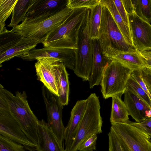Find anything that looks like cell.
Masks as SVG:
<instances>
[{
  "mask_svg": "<svg viewBox=\"0 0 151 151\" xmlns=\"http://www.w3.org/2000/svg\"><path fill=\"white\" fill-rule=\"evenodd\" d=\"M0 95L7 103L11 115L17 122L27 138L36 147L39 120L30 109L25 91H17L14 95L4 88L0 91Z\"/></svg>",
  "mask_w": 151,
  "mask_h": 151,
  "instance_id": "cell-1",
  "label": "cell"
},
{
  "mask_svg": "<svg viewBox=\"0 0 151 151\" xmlns=\"http://www.w3.org/2000/svg\"><path fill=\"white\" fill-rule=\"evenodd\" d=\"M74 9L66 6L55 14L31 19H25L11 30L22 37L31 39L39 43L61 25L71 14Z\"/></svg>",
  "mask_w": 151,
  "mask_h": 151,
  "instance_id": "cell-2",
  "label": "cell"
},
{
  "mask_svg": "<svg viewBox=\"0 0 151 151\" xmlns=\"http://www.w3.org/2000/svg\"><path fill=\"white\" fill-rule=\"evenodd\" d=\"M88 9H74L65 21L48 35L42 42L44 47L76 50L78 33Z\"/></svg>",
  "mask_w": 151,
  "mask_h": 151,
  "instance_id": "cell-3",
  "label": "cell"
},
{
  "mask_svg": "<svg viewBox=\"0 0 151 151\" xmlns=\"http://www.w3.org/2000/svg\"><path fill=\"white\" fill-rule=\"evenodd\" d=\"M86 99L84 114L68 151H78L81 145L86 139L93 135H97L102 132L103 121L100 114L99 96L95 93H92Z\"/></svg>",
  "mask_w": 151,
  "mask_h": 151,
  "instance_id": "cell-4",
  "label": "cell"
},
{
  "mask_svg": "<svg viewBox=\"0 0 151 151\" xmlns=\"http://www.w3.org/2000/svg\"><path fill=\"white\" fill-rule=\"evenodd\" d=\"M133 70L116 60H109L100 83L103 98L107 99L116 95L121 97Z\"/></svg>",
  "mask_w": 151,
  "mask_h": 151,
  "instance_id": "cell-5",
  "label": "cell"
},
{
  "mask_svg": "<svg viewBox=\"0 0 151 151\" xmlns=\"http://www.w3.org/2000/svg\"><path fill=\"white\" fill-rule=\"evenodd\" d=\"M88 9L85 19L81 27L77 38L74 73L83 81H88L92 64L91 40L88 29Z\"/></svg>",
  "mask_w": 151,
  "mask_h": 151,
  "instance_id": "cell-6",
  "label": "cell"
},
{
  "mask_svg": "<svg viewBox=\"0 0 151 151\" xmlns=\"http://www.w3.org/2000/svg\"><path fill=\"white\" fill-rule=\"evenodd\" d=\"M102 5L98 39L101 47H110L124 51H136L134 47L126 41L109 11Z\"/></svg>",
  "mask_w": 151,
  "mask_h": 151,
  "instance_id": "cell-7",
  "label": "cell"
},
{
  "mask_svg": "<svg viewBox=\"0 0 151 151\" xmlns=\"http://www.w3.org/2000/svg\"><path fill=\"white\" fill-rule=\"evenodd\" d=\"M110 129L129 151H151V136L128 123L111 124Z\"/></svg>",
  "mask_w": 151,
  "mask_h": 151,
  "instance_id": "cell-8",
  "label": "cell"
},
{
  "mask_svg": "<svg viewBox=\"0 0 151 151\" xmlns=\"http://www.w3.org/2000/svg\"><path fill=\"white\" fill-rule=\"evenodd\" d=\"M41 89L47 114V123L60 143L64 146L65 127L62 120L63 106L58 97L44 86Z\"/></svg>",
  "mask_w": 151,
  "mask_h": 151,
  "instance_id": "cell-9",
  "label": "cell"
},
{
  "mask_svg": "<svg viewBox=\"0 0 151 151\" xmlns=\"http://www.w3.org/2000/svg\"><path fill=\"white\" fill-rule=\"evenodd\" d=\"M124 8L128 15L134 46L137 51L151 49V24L136 14L133 5Z\"/></svg>",
  "mask_w": 151,
  "mask_h": 151,
  "instance_id": "cell-10",
  "label": "cell"
},
{
  "mask_svg": "<svg viewBox=\"0 0 151 151\" xmlns=\"http://www.w3.org/2000/svg\"><path fill=\"white\" fill-rule=\"evenodd\" d=\"M76 50L69 48L44 47L32 49L20 57L28 61L35 60L39 57H49L57 59L65 67L73 70L75 65Z\"/></svg>",
  "mask_w": 151,
  "mask_h": 151,
  "instance_id": "cell-11",
  "label": "cell"
},
{
  "mask_svg": "<svg viewBox=\"0 0 151 151\" xmlns=\"http://www.w3.org/2000/svg\"><path fill=\"white\" fill-rule=\"evenodd\" d=\"M0 134L22 145L25 149L35 151V146L22 132L17 122L11 115H0Z\"/></svg>",
  "mask_w": 151,
  "mask_h": 151,
  "instance_id": "cell-12",
  "label": "cell"
},
{
  "mask_svg": "<svg viewBox=\"0 0 151 151\" xmlns=\"http://www.w3.org/2000/svg\"><path fill=\"white\" fill-rule=\"evenodd\" d=\"M67 2V0H31L24 19L54 14L66 7Z\"/></svg>",
  "mask_w": 151,
  "mask_h": 151,
  "instance_id": "cell-13",
  "label": "cell"
},
{
  "mask_svg": "<svg viewBox=\"0 0 151 151\" xmlns=\"http://www.w3.org/2000/svg\"><path fill=\"white\" fill-rule=\"evenodd\" d=\"M56 59L49 57L36 58L35 63L37 79L44 84L49 91L58 96L54 73V66Z\"/></svg>",
  "mask_w": 151,
  "mask_h": 151,
  "instance_id": "cell-14",
  "label": "cell"
},
{
  "mask_svg": "<svg viewBox=\"0 0 151 151\" xmlns=\"http://www.w3.org/2000/svg\"><path fill=\"white\" fill-rule=\"evenodd\" d=\"M105 58L108 60H115L132 70L146 67L138 52L124 51L110 47L101 48Z\"/></svg>",
  "mask_w": 151,
  "mask_h": 151,
  "instance_id": "cell-15",
  "label": "cell"
},
{
  "mask_svg": "<svg viewBox=\"0 0 151 151\" xmlns=\"http://www.w3.org/2000/svg\"><path fill=\"white\" fill-rule=\"evenodd\" d=\"M38 143L35 151H65L47 123L43 119L39 120Z\"/></svg>",
  "mask_w": 151,
  "mask_h": 151,
  "instance_id": "cell-16",
  "label": "cell"
},
{
  "mask_svg": "<svg viewBox=\"0 0 151 151\" xmlns=\"http://www.w3.org/2000/svg\"><path fill=\"white\" fill-rule=\"evenodd\" d=\"M92 64L88 80L89 88L100 84L104 70L109 60L104 57L98 39H91Z\"/></svg>",
  "mask_w": 151,
  "mask_h": 151,
  "instance_id": "cell-17",
  "label": "cell"
},
{
  "mask_svg": "<svg viewBox=\"0 0 151 151\" xmlns=\"http://www.w3.org/2000/svg\"><path fill=\"white\" fill-rule=\"evenodd\" d=\"M123 101L129 115L137 122L151 117V108L132 92L125 89Z\"/></svg>",
  "mask_w": 151,
  "mask_h": 151,
  "instance_id": "cell-18",
  "label": "cell"
},
{
  "mask_svg": "<svg viewBox=\"0 0 151 151\" xmlns=\"http://www.w3.org/2000/svg\"><path fill=\"white\" fill-rule=\"evenodd\" d=\"M87 101V99L78 101L71 111L70 118L64 133L65 151H68L74 139L86 109Z\"/></svg>",
  "mask_w": 151,
  "mask_h": 151,
  "instance_id": "cell-19",
  "label": "cell"
},
{
  "mask_svg": "<svg viewBox=\"0 0 151 151\" xmlns=\"http://www.w3.org/2000/svg\"><path fill=\"white\" fill-rule=\"evenodd\" d=\"M65 66L55 59L54 66V73L57 87L58 97L62 105L68 103L69 86L68 73Z\"/></svg>",
  "mask_w": 151,
  "mask_h": 151,
  "instance_id": "cell-20",
  "label": "cell"
},
{
  "mask_svg": "<svg viewBox=\"0 0 151 151\" xmlns=\"http://www.w3.org/2000/svg\"><path fill=\"white\" fill-rule=\"evenodd\" d=\"M38 44L37 42L31 39L23 37L15 46L0 55V68L2 67L3 63L14 57H20L35 48Z\"/></svg>",
  "mask_w": 151,
  "mask_h": 151,
  "instance_id": "cell-21",
  "label": "cell"
},
{
  "mask_svg": "<svg viewBox=\"0 0 151 151\" xmlns=\"http://www.w3.org/2000/svg\"><path fill=\"white\" fill-rule=\"evenodd\" d=\"M100 1L109 11L126 41L129 45L134 47L130 28L125 24L119 14L113 0H100Z\"/></svg>",
  "mask_w": 151,
  "mask_h": 151,
  "instance_id": "cell-22",
  "label": "cell"
},
{
  "mask_svg": "<svg viewBox=\"0 0 151 151\" xmlns=\"http://www.w3.org/2000/svg\"><path fill=\"white\" fill-rule=\"evenodd\" d=\"M112 104L110 119L111 124L114 123H127L129 121V114L121 97L116 95L112 97Z\"/></svg>",
  "mask_w": 151,
  "mask_h": 151,
  "instance_id": "cell-23",
  "label": "cell"
},
{
  "mask_svg": "<svg viewBox=\"0 0 151 151\" xmlns=\"http://www.w3.org/2000/svg\"><path fill=\"white\" fill-rule=\"evenodd\" d=\"M102 5L100 2L90 9L88 18L89 34L91 39H98Z\"/></svg>",
  "mask_w": 151,
  "mask_h": 151,
  "instance_id": "cell-24",
  "label": "cell"
},
{
  "mask_svg": "<svg viewBox=\"0 0 151 151\" xmlns=\"http://www.w3.org/2000/svg\"><path fill=\"white\" fill-rule=\"evenodd\" d=\"M31 0H17L12 12V17L9 27L12 28L22 22L29 8Z\"/></svg>",
  "mask_w": 151,
  "mask_h": 151,
  "instance_id": "cell-25",
  "label": "cell"
},
{
  "mask_svg": "<svg viewBox=\"0 0 151 151\" xmlns=\"http://www.w3.org/2000/svg\"><path fill=\"white\" fill-rule=\"evenodd\" d=\"M23 37L11 30L6 29L0 34V55L15 46Z\"/></svg>",
  "mask_w": 151,
  "mask_h": 151,
  "instance_id": "cell-26",
  "label": "cell"
},
{
  "mask_svg": "<svg viewBox=\"0 0 151 151\" xmlns=\"http://www.w3.org/2000/svg\"><path fill=\"white\" fill-rule=\"evenodd\" d=\"M131 1L136 14L150 24L151 0H132Z\"/></svg>",
  "mask_w": 151,
  "mask_h": 151,
  "instance_id": "cell-27",
  "label": "cell"
},
{
  "mask_svg": "<svg viewBox=\"0 0 151 151\" xmlns=\"http://www.w3.org/2000/svg\"><path fill=\"white\" fill-rule=\"evenodd\" d=\"M126 89L132 92L151 108V99L131 76L127 83Z\"/></svg>",
  "mask_w": 151,
  "mask_h": 151,
  "instance_id": "cell-28",
  "label": "cell"
},
{
  "mask_svg": "<svg viewBox=\"0 0 151 151\" xmlns=\"http://www.w3.org/2000/svg\"><path fill=\"white\" fill-rule=\"evenodd\" d=\"M17 0H0V23L5 26V22L12 12Z\"/></svg>",
  "mask_w": 151,
  "mask_h": 151,
  "instance_id": "cell-29",
  "label": "cell"
},
{
  "mask_svg": "<svg viewBox=\"0 0 151 151\" xmlns=\"http://www.w3.org/2000/svg\"><path fill=\"white\" fill-rule=\"evenodd\" d=\"M0 151H25L22 145L0 134Z\"/></svg>",
  "mask_w": 151,
  "mask_h": 151,
  "instance_id": "cell-30",
  "label": "cell"
},
{
  "mask_svg": "<svg viewBox=\"0 0 151 151\" xmlns=\"http://www.w3.org/2000/svg\"><path fill=\"white\" fill-rule=\"evenodd\" d=\"M100 0H67L66 7L69 9L81 8L91 9L100 2Z\"/></svg>",
  "mask_w": 151,
  "mask_h": 151,
  "instance_id": "cell-31",
  "label": "cell"
},
{
  "mask_svg": "<svg viewBox=\"0 0 151 151\" xmlns=\"http://www.w3.org/2000/svg\"><path fill=\"white\" fill-rule=\"evenodd\" d=\"M108 136L109 151H129L111 129Z\"/></svg>",
  "mask_w": 151,
  "mask_h": 151,
  "instance_id": "cell-32",
  "label": "cell"
},
{
  "mask_svg": "<svg viewBox=\"0 0 151 151\" xmlns=\"http://www.w3.org/2000/svg\"><path fill=\"white\" fill-rule=\"evenodd\" d=\"M97 134H94L84 140L79 146L78 151H93L96 149Z\"/></svg>",
  "mask_w": 151,
  "mask_h": 151,
  "instance_id": "cell-33",
  "label": "cell"
},
{
  "mask_svg": "<svg viewBox=\"0 0 151 151\" xmlns=\"http://www.w3.org/2000/svg\"><path fill=\"white\" fill-rule=\"evenodd\" d=\"M137 70L149 92L151 93V68L144 67Z\"/></svg>",
  "mask_w": 151,
  "mask_h": 151,
  "instance_id": "cell-34",
  "label": "cell"
},
{
  "mask_svg": "<svg viewBox=\"0 0 151 151\" xmlns=\"http://www.w3.org/2000/svg\"><path fill=\"white\" fill-rule=\"evenodd\" d=\"M151 136V118H148L139 122H133L129 121L127 122Z\"/></svg>",
  "mask_w": 151,
  "mask_h": 151,
  "instance_id": "cell-35",
  "label": "cell"
},
{
  "mask_svg": "<svg viewBox=\"0 0 151 151\" xmlns=\"http://www.w3.org/2000/svg\"><path fill=\"white\" fill-rule=\"evenodd\" d=\"M113 1L118 13L124 22L129 28L128 15L122 0H113Z\"/></svg>",
  "mask_w": 151,
  "mask_h": 151,
  "instance_id": "cell-36",
  "label": "cell"
},
{
  "mask_svg": "<svg viewBox=\"0 0 151 151\" xmlns=\"http://www.w3.org/2000/svg\"><path fill=\"white\" fill-rule=\"evenodd\" d=\"M131 76L137 83L145 92L150 98L151 99V93L149 92L146 85L142 80L137 69L132 71L131 73Z\"/></svg>",
  "mask_w": 151,
  "mask_h": 151,
  "instance_id": "cell-37",
  "label": "cell"
},
{
  "mask_svg": "<svg viewBox=\"0 0 151 151\" xmlns=\"http://www.w3.org/2000/svg\"><path fill=\"white\" fill-rule=\"evenodd\" d=\"M137 51L146 67L151 68V48Z\"/></svg>",
  "mask_w": 151,
  "mask_h": 151,
  "instance_id": "cell-38",
  "label": "cell"
},
{
  "mask_svg": "<svg viewBox=\"0 0 151 151\" xmlns=\"http://www.w3.org/2000/svg\"><path fill=\"white\" fill-rule=\"evenodd\" d=\"M0 115H11L7 103L0 95Z\"/></svg>",
  "mask_w": 151,
  "mask_h": 151,
  "instance_id": "cell-39",
  "label": "cell"
},
{
  "mask_svg": "<svg viewBox=\"0 0 151 151\" xmlns=\"http://www.w3.org/2000/svg\"><path fill=\"white\" fill-rule=\"evenodd\" d=\"M6 29L5 26L0 23V34L6 30Z\"/></svg>",
  "mask_w": 151,
  "mask_h": 151,
  "instance_id": "cell-40",
  "label": "cell"
},
{
  "mask_svg": "<svg viewBox=\"0 0 151 151\" xmlns=\"http://www.w3.org/2000/svg\"><path fill=\"white\" fill-rule=\"evenodd\" d=\"M4 88L3 86L0 83V91L3 89Z\"/></svg>",
  "mask_w": 151,
  "mask_h": 151,
  "instance_id": "cell-41",
  "label": "cell"
}]
</instances>
